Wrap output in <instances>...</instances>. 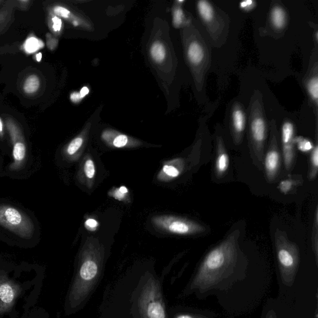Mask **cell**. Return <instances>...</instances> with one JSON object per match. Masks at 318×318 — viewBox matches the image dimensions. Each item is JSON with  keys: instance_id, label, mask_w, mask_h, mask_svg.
Returning <instances> with one entry per match:
<instances>
[{"instance_id": "6da1fadb", "label": "cell", "mask_w": 318, "mask_h": 318, "mask_svg": "<svg viewBox=\"0 0 318 318\" xmlns=\"http://www.w3.org/2000/svg\"><path fill=\"white\" fill-rule=\"evenodd\" d=\"M163 279L152 267L129 270L106 287L100 318H169Z\"/></svg>"}, {"instance_id": "7a4b0ae2", "label": "cell", "mask_w": 318, "mask_h": 318, "mask_svg": "<svg viewBox=\"0 0 318 318\" xmlns=\"http://www.w3.org/2000/svg\"><path fill=\"white\" fill-rule=\"evenodd\" d=\"M239 231H235L206 255L191 284V289L207 291L228 276L239 256Z\"/></svg>"}, {"instance_id": "3957f363", "label": "cell", "mask_w": 318, "mask_h": 318, "mask_svg": "<svg viewBox=\"0 0 318 318\" xmlns=\"http://www.w3.org/2000/svg\"><path fill=\"white\" fill-rule=\"evenodd\" d=\"M275 244L281 278L285 284L292 285L299 266V248L280 229L275 233Z\"/></svg>"}, {"instance_id": "277c9868", "label": "cell", "mask_w": 318, "mask_h": 318, "mask_svg": "<svg viewBox=\"0 0 318 318\" xmlns=\"http://www.w3.org/2000/svg\"><path fill=\"white\" fill-rule=\"evenodd\" d=\"M0 225L24 239H30L34 232L31 219L17 208L0 205Z\"/></svg>"}, {"instance_id": "5b68a950", "label": "cell", "mask_w": 318, "mask_h": 318, "mask_svg": "<svg viewBox=\"0 0 318 318\" xmlns=\"http://www.w3.org/2000/svg\"><path fill=\"white\" fill-rule=\"evenodd\" d=\"M162 223V227L175 234L188 235L204 233L206 229L203 225L193 221L177 218H164V220L158 221Z\"/></svg>"}, {"instance_id": "8992f818", "label": "cell", "mask_w": 318, "mask_h": 318, "mask_svg": "<svg viewBox=\"0 0 318 318\" xmlns=\"http://www.w3.org/2000/svg\"><path fill=\"white\" fill-rule=\"evenodd\" d=\"M251 135L255 146V155L260 161L262 159V150L266 133L265 123L262 118H256L252 121Z\"/></svg>"}, {"instance_id": "52a82bcc", "label": "cell", "mask_w": 318, "mask_h": 318, "mask_svg": "<svg viewBox=\"0 0 318 318\" xmlns=\"http://www.w3.org/2000/svg\"><path fill=\"white\" fill-rule=\"evenodd\" d=\"M264 166L267 178L270 182L273 181L278 175L280 167V153L275 146H272L267 152Z\"/></svg>"}, {"instance_id": "ba28073f", "label": "cell", "mask_w": 318, "mask_h": 318, "mask_svg": "<svg viewBox=\"0 0 318 318\" xmlns=\"http://www.w3.org/2000/svg\"><path fill=\"white\" fill-rule=\"evenodd\" d=\"M13 141V158L14 163L11 166V168L17 169L20 168L23 163L26 155V147L23 141L18 137L17 132H11Z\"/></svg>"}, {"instance_id": "9c48e42d", "label": "cell", "mask_w": 318, "mask_h": 318, "mask_svg": "<svg viewBox=\"0 0 318 318\" xmlns=\"http://www.w3.org/2000/svg\"><path fill=\"white\" fill-rule=\"evenodd\" d=\"M216 157V171L217 176L219 177L225 174L230 166V157L221 142L218 143Z\"/></svg>"}, {"instance_id": "30bf717a", "label": "cell", "mask_w": 318, "mask_h": 318, "mask_svg": "<svg viewBox=\"0 0 318 318\" xmlns=\"http://www.w3.org/2000/svg\"><path fill=\"white\" fill-rule=\"evenodd\" d=\"M188 57L191 64L194 65L200 64L204 58L203 47L198 42H192L188 49Z\"/></svg>"}, {"instance_id": "8fae6325", "label": "cell", "mask_w": 318, "mask_h": 318, "mask_svg": "<svg viewBox=\"0 0 318 318\" xmlns=\"http://www.w3.org/2000/svg\"><path fill=\"white\" fill-rule=\"evenodd\" d=\"M44 47V43L35 36H29L26 39L23 44L24 52L27 54L35 53L39 50Z\"/></svg>"}, {"instance_id": "7c38bea8", "label": "cell", "mask_w": 318, "mask_h": 318, "mask_svg": "<svg viewBox=\"0 0 318 318\" xmlns=\"http://www.w3.org/2000/svg\"><path fill=\"white\" fill-rule=\"evenodd\" d=\"M283 155L285 168L287 170H290L292 168L295 157L294 143L283 144Z\"/></svg>"}, {"instance_id": "4fadbf2b", "label": "cell", "mask_w": 318, "mask_h": 318, "mask_svg": "<svg viewBox=\"0 0 318 318\" xmlns=\"http://www.w3.org/2000/svg\"><path fill=\"white\" fill-rule=\"evenodd\" d=\"M40 79L36 75H31L24 82L23 90L25 93L31 95L36 92L40 87Z\"/></svg>"}, {"instance_id": "5bb4252c", "label": "cell", "mask_w": 318, "mask_h": 318, "mask_svg": "<svg viewBox=\"0 0 318 318\" xmlns=\"http://www.w3.org/2000/svg\"><path fill=\"white\" fill-rule=\"evenodd\" d=\"M271 20L274 26L277 29L282 28L285 24L284 10L279 6L275 7L272 11Z\"/></svg>"}, {"instance_id": "9a60e30c", "label": "cell", "mask_w": 318, "mask_h": 318, "mask_svg": "<svg viewBox=\"0 0 318 318\" xmlns=\"http://www.w3.org/2000/svg\"><path fill=\"white\" fill-rule=\"evenodd\" d=\"M198 9L201 18L206 21H210L213 18L214 10L209 2L205 0L198 1Z\"/></svg>"}, {"instance_id": "2e32d148", "label": "cell", "mask_w": 318, "mask_h": 318, "mask_svg": "<svg viewBox=\"0 0 318 318\" xmlns=\"http://www.w3.org/2000/svg\"><path fill=\"white\" fill-rule=\"evenodd\" d=\"M233 126L235 132L242 133L246 125V118L244 113L241 109H236L233 114Z\"/></svg>"}, {"instance_id": "e0dca14e", "label": "cell", "mask_w": 318, "mask_h": 318, "mask_svg": "<svg viewBox=\"0 0 318 318\" xmlns=\"http://www.w3.org/2000/svg\"><path fill=\"white\" fill-rule=\"evenodd\" d=\"M281 138L283 144L294 143V127L292 123L286 122L281 129Z\"/></svg>"}, {"instance_id": "ac0fdd59", "label": "cell", "mask_w": 318, "mask_h": 318, "mask_svg": "<svg viewBox=\"0 0 318 318\" xmlns=\"http://www.w3.org/2000/svg\"><path fill=\"white\" fill-rule=\"evenodd\" d=\"M310 170L309 178L311 180H315L317 177L318 171V146L316 145L312 150L311 155Z\"/></svg>"}, {"instance_id": "d6986e66", "label": "cell", "mask_w": 318, "mask_h": 318, "mask_svg": "<svg viewBox=\"0 0 318 318\" xmlns=\"http://www.w3.org/2000/svg\"><path fill=\"white\" fill-rule=\"evenodd\" d=\"M150 53L153 59L157 63H161L166 57V50L164 45L159 42L153 44L151 47Z\"/></svg>"}, {"instance_id": "ffe728a7", "label": "cell", "mask_w": 318, "mask_h": 318, "mask_svg": "<svg viewBox=\"0 0 318 318\" xmlns=\"http://www.w3.org/2000/svg\"><path fill=\"white\" fill-rule=\"evenodd\" d=\"M318 207L316 209L314 223H313V234H312V245L313 252H314L316 262L318 264Z\"/></svg>"}, {"instance_id": "44dd1931", "label": "cell", "mask_w": 318, "mask_h": 318, "mask_svg": "<svg viewBox=\"0 0 318 318\" xmlns=\"http://www.w3.org/2000/svg\"><path fill=\"white\" fill-rule=\"evenodd\" d=\"M294 143L301 152H309L314 148V145L310 140L302 137H294Z\"/></svg>"}, {"instance_id": "7402d4cb", "label": "cell", "mask_w": 318, "mask_h": 318, "mask_svg": "<svg viewBox=\"0 0 318 318\" xmlns=\"http://www.w3.org/2000/svg\"><path fill=\"white\" fill-rule=\"evenodd\" d=\"M15 294L10 285L4 284L0 287V299L6 303H10L14 299Z\"/></svg>"}, {"instance_id": "603a6c76", "label": "cell", "mask_w": 318, "mask_h": 318, "mask_svg": "<svg viewBox=\"0 0 318 318\" xmlns=\"http://www.w3.org/2000/svg\"><path fill=\"white\" fill-rule=\"evenodd\" d=\"M308 90L311 97L317 103L318 98V79L317 77L313 78L309 82Z\"/></svg>"}, {"instance_id": "cb8c5ba5", "label": "cell", "mask_w": 318, "mask_h": 318, "mask_svg": "<svg viewBox=\"0 0 318 318\" xmlns=\"http://www.w3.org/2000/svg\"><path fill=\"white\" fill-rule=\"evenodd\" d=\"M295 181L292 179H285L282 180L278 186L279 191L283 194H287L292 191L295 185Z\"/></svg>"}, {"instance_id": "d4e9b609", "label": "cell", "mask_w": 318, "mask_h": 318, "mask_svg": "<svg viewBox=\"0 0 318 318\" xmlns=\"http://www.w3.org/2000/svg\"><path fill=\"white\" fill-rule=\"evenodd\" d=\"M168 314L169 318H206L191 313L174 312L170 310H168Z\"/></svg>"}, {"instance_id": "484cf974", "label": "cell", "mask_w": 318, "mask_h": 318, "mask_svg": "<svg viewBox=\"0 0 318 318\" xmlns=\"http://www.w3.org/2000/svg\"><path fill=\"white\" fill-rule=\"evenodd\" d=\"M83 144V139L81 137L74 139L69 144L67 148V152L69 155L74 154Z\"/></svg>"}, {"instance_id": "4316f807", "label": "cell", "mask_w": 318, "mask_h": 318, "mask_svg": "<svg viewBox=\"0 0 318 318\" xmlns=\"http://www.w3.org/2000/svg\"><path fill=\"white\" fill-rule=\"evenodd\" d=\"M85 173L89 178H92L95 175V169L93 162L91 160L86 161L84 167Z\"/></svg>"}, {"instance_id": "83f0119b", "label": "cell", "mask_w": 318, "mask_h": 318, "mask_svg": "<svg viewBox=\"0 0 318 318\" xmlns=\"http://www.w3.org/2000/svg\"><path fill=\"white\" fill-rule=\"evenodd\" d=\"M184 20V13L181 9L178 8L173 14V24L176 27H178L182 23Z\"/></svg>"}, {"instance_id": "f1b7e54d", "label": "cell", "mask_w": 318, "mask_h": 318, "mask_svg": "<svg viewBox=\"0 0 318 318\" xmlns=\"http://www.w3.org/2000/svg\"><path fill=\"white\" fill-rule=\"evenodd\" d=\"M63 22L58 17H53L50 20V27L54 32H59L61 30Z\"/></svg>"}, {"instance_id": "f546056e", "label": "cell", "mask_w": 318, "mask_h": 318, "mask_svg": "<svg viewBox=\"0 0 318 318\" xmlns=\"http://www.w3.org/2000/svg\"><path fill=\"white\" fill-rule=\"evenodd\" d=\"M54 12L57 17H60L64 18L69 17L70 11L63 6H57L54 8Z\"/></svg>"}, {"instance_id": "4dcf8cb0", "label": "cell", "mask_w": 318, "mask_h": 318, "mask_svg": "<svg viewBox=\"0 0 318 318\" xmlns=\"http://www.w3.org/2000/svg\"><path fill=\"white\" fill-rule=\"evenodd\" d=\"M163 170L167 175H168L171 177H177V176L180 174L179 170L173 166H165L164 167Z\"/></svg>"}, {"instance_id": "1f68e13d", "label": "cell", "mask_w": 318, "mask_h": 318, "mask_svg": "<svg viewBox=\"0 0 318 318\" xmlns=\"http://www.w3.org/2000/svg\"><path fill=\"white\" fill-rule=\"evenodd\" d=\"M127 136L125 135H120L114 139L113 144L116 148H122L127 143Z\"/></svg>"}, {"instance_id": "d6a6232c", "label": "cell", "mask_w": 318, "mask_h": 318, "mask_svg": "<svg viewBox=\"0 0 318 318\" xmlns=\"http://www.w3.org/2000/svg\"><path fill=\"white\" fill-rule=\"evenodd\" d=\"M254 4V2L253 1H242L240 6H241L242 9H245V10H251V9L253 8Z\"/></svg>"}, {"instance_id": "836d02e7", "label": "cell", "mask_w": 318, "mask_h": 318, "mask_svg": "<svg viewBox=\"0 0 318 318\" xmlns=\"http://www.w3.org/2000/svg\"><path fill=\"white\" fill-rule=\"evenodd\" d=\"M86 225L88 226V227L91 228H94L97 227L98 225V223L94 219H88L86 222Z\"/></svg>"}, {"instance_id": "e575fe53", "label": "cell", "mask_w": 318, "mask_h": 318, "mask_svg": "<svg viewBox=\"0 0 318 318\" xmlns=\"http://www.w3.org/2000/svg\"><path fill=\"white\" fill-rule=\"evenodd\" d=\"M70 98L71 100H72L73 102L76 103L79 102L80 100H81L82 98L80 93H74L71 95Z\"/></svg>"}, {"instance_id": "d590c367", "label": "cell", "mask_w": 318, "mask_h": 318, "mask_svg": "<svg viewBox=\"0 0 318 318\" xmlns=\"http://www.w3.org/2000/svg\"><path fill=\"white\" fill-rule=\"evenodd\" d=\"M89 92V90L87 87H84L82 89L81 91V93H80V95L81 96V98H83L85 97V96L87 95V94Z\"/></svg>"}, {"instance_id": "8d00e7d4", "label": "cell", "mask_w": 318, "mask_h": 318, "mask_svg": "<svg viewBox=\"0 0 318 318\" xmlns=\"http://www.w3.org/2000/svg\"><path fill=\"white\" fill-rule=\"evenodd\" d=\"M119 191H120L121 194H125L127 193V189L125 187H120V190H119Z\"/></svg>"}, {"instance_id": "74e56055", "label": "cell", "mask_w": 318, "mask_h": 318, "mask_svg": "<svg viewBox=\"0 0 318 318\" xmlns=\"http://www.w3.org/2000/svg\"><path fill=\"white\" fill-rule=\"evenodd\" d=\"M3 122H2L1 118H0V135H1V136H2V134H3Z\"/></svg>"}, {"instance_id": "f35d334b", "label": "cell", "mask_w": 318, "mask_h": 318, "mask_svg": "<svg viewBox=\"0 0 318 318\" xmlns=\"http://www.w3.org/2000/svg\"><path fill=\"white\" fill-rule=\"evenodd\" d=\"M266 318H276V317L273 312H271L269 314L267 315Z\"/></svg>"}, {"instance_id": "ab89813d", "label": "cell", "mask_w": 318, "mask_h": 318, "mask_svg": "<svg viewBox=\"0 0 318 318\" xmlns=\"http://www.w3.org/2000/svg\"><path fill=\"white\" fill-rule=\"evenodd\" d=\"M36 61L38 62H40L41 61V59H42V54L41 53H39L36 56Z\"/></svg>"}]
</instances>
